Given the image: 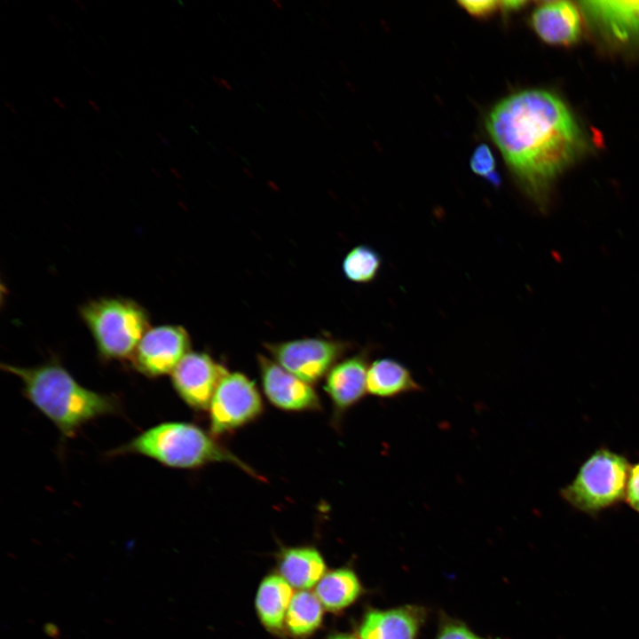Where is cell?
<instances>
[{
  "label": "cell",
  "instance_id": "4dcf8cb0",
  "mask_svg": "<svg viewBox=\"0 0 639 639\" xmlns=\"http://www.w3.org/2000/svg\"><path fill=\"white\" fill-rule=\"evenodd\" d=\"M75 4L80 10H82V11L86 10V6L80 0H75Z\"/></svg>",
  "mask_w": 639,
  "mask_h": 639
},
{
  "label": "cell",
  "instance_id": "9c48e42d",
  "mask_svg": "<svg viewBox=\"0 0 639 639\" xmlns=\"http://www.w3.org/2000/svg\"><path fill=\"white\" fill-rule=\"evenodd\" d=\"M227 370L208 354L189 351L171 372L172 385L192 408L209 409L214 393Z\"/></svg>",
  "mask_w": 639,
  "mask_h": 639
},
{
  "label": "cell",
  "instance_id": "1f68e13d",
  "mask_svg": "<svg viewBox=\"0 0 639 639\" xmlns=\"http://www.w3.org/2000/svg\"><path fill=\"white\" fill-rule=\"evenodd\" d=\"M272 4L278 8V9H283V5L280 1L274 0L272 1Z\"/></svg>",
  "mask_w": 639,
  "mask_h": 639
},
{
  "label": "cell",
  "instance_id": "3957f363",
  "mask_svg": "<svg viewBox=\"0 0 639 639\" xmlns=\"http://www.w3.org/2000/svg\"><path fill=\"white\" fill-rule=\"evenodd\" d=\"M113 454H134L164 466L193 469L210 462H231L248 474L255 472L203 430L183 422H166L147 429Z\"/></svg>",
  "mask_w": 639,
  "mask_h": 639
},
{
  "label": "cell",
  "instance_id": "83f0119b",
  "mask_svg": "<svg viewBox=\"0 0 639 639\" xmlns=\"http://www.w3.org/2000/svg\"><path fill=\"white\" fill-rule=\"evenodd\" d=\"M330 639H356V638H355V637H353V636H351V635H335V636H333V637H332V638H330Z\"/></svg>",
  "mask_w": 639,
  "mask_h": 639
},
{
  "label": "cell",
  "instance_id": "d4e9b609",
  "mask_svg": "<svg viewBox=\"0 0 639 639\" xmlns=\"http://www.w3.org/2000/svg\"><path fill=\"white\" fill-rule=\"evenodd\" d=\"M49 19H50L51 22L57 28H61L60 23H59V20L56 17H54V16H52V15H50V16H49Z\"/></svg>",
  "mask_w": 639,
  "mask_h": 639
},
{
  "label": "cell",
  "instance_id": "9a60e30c",
  "mask_svg": "<svg viewBox=\"0 0 639 639\" xmlns=\"http://www.w3.org/2000/svg\"><path fill=\"white\" fill-rule=\"evenodd\" d=\"M417 628V619L409 611H373L365 616L359 636L360 639H414Z\"/></svg>",
  "mask_w": 639,
  "mask_h": 639
},
{
  "label": "cell",
  "instance_id": "e0dca14e",
  "mask_svg": "<svg viewBox=\"0 0 639 639\" xmlns=\"http://www.w3.org/2000/svg\"><path fill=\"white\" fill-rule=\"evenodd\" d=\"M291 586L279 575H270L261 582L256 599L257 614L264 626L280 629L292 599Z\"/></svg>",
  "mask_w": 639,
  "mask_h": 639
},
{
  "label": "cell",
  "instance_id": "8992f818",
  "mask_svg": "<svg viewBox=\"0 0 639 639\" xmlns=\"http://www.w3.org/2000/svg\"><path fill=\"white\" fill-rule=\"evenodd\" d=\"M211 432L232 431L257 417L263 409L254 383L241 373H227L219 383L209 405Z\"/></svg>",
  "mask_w": 639,
  "mask_h": 639
},
{
  "label": "cell",
  "instance_id": "d6986e66",
  "mask_svg": "<svg viewBox=\"0 0 639 639\" xmlns=\"http://www.w3.org/2000/svg\"><path fill=\"white\" fill-rule=\"evenodd\" d=\"M321 603L310 591L296 592L289 604L286 622L289 630L296 635H304L313 632L321 623Z\"/></svg>",
  "mask_w": 639,
  "mask_h": 639
},
{
  "label": "cell",
  "instance_id": "484cf974",
  "mask_svg": "<svg viewBox=\"0 0 639 639\" xmlns=\"http://www.w3.org/2000/svg\"><path fill=\"white\" fill-rule=\"evenodd\" d=\"M53 101L61 108L66 109V105L58 97H53Z\"/></svg>",
  "mask_w": 639,
  "mask_h": 639
},
{
  "label": "cell",
  "instance_id": "ac0fdd59",
  "mask_svg": "<svg viewBox=\"0 0 639 639\" xmlns=\"http://www.w3.org/2000/svg\"><path fill=\"white\" fill-rule=\"evenodd\" d=\"M360 591L355 573L339 569L323 575L316 586L315 595L326 609L338 611L353 603Z\"/></svg>",
  "mask_w": 639,
  "mask_h": 639
},
{
  "label": "cell",
  "instance_id": "4fadbf2b",
  "mask_svg": "<svg viewBox=\"0 0 639 639\" xmlns=\"http://www.w3.org/2000/svg\"><path fill=\"white\" fill-rule=\"evenodd\" d=\"M367 390L373 396L393 398L420 391L422 387L405 365L391 358H383L368 367Z\"/></svg>",
  "mask_w": 639,
  "mask_h": 639
},
{
  "label": "cell",
  "instance_id": "277c9868",
  "mask_svg": "<svg viewBox=\"0 0 639 639\" xmlns=\"http://www.w3.org/2000/svg\"><path fill=\"white\" fill-rule=\"evenodd\" d=\"M79 312L105 360L131 359L150 328L147 312L130 298L100 297L85 303Z\"/></svg>",
  "mask_w": 639,
  "mask_h": 639
},
{
  "label": "cell",
  "instance_id": "f546056e",
  "mask_svg": "<svg viewBox=\"0 0 639 639\" xmlns=\"http://www.w3.org/2000/svg\"><path fill=\"white\" fill-rule=\"evenodd\" d=\"M4 106L13 114H17L16 108L10 102H4Z\"/></svg>",
  "mask_w": 639,
  "mask_h": 639
},
{
  "label": "cell",
  "instance_id": "30bf717a",
  "mask_svg": "<svg viewBox=\"0 0 639 639\" xmlns=\"http://www.w3.org/2000/svg\"><path fill=\"white\" fill-rule=\"evenodd\" d=\"M264 391L272 404L287 411L316 410L319 397L310 383L264 356H259Z\"/></svg>",
  "mask_w": 639,
  "mask_h": 639
},
{
  "label": "cell",
  "instance_id": "ffe728a7",
  "mask_svg": "<svg viewBox=\"0 0 639 639\" xmlns=\"http://www.w3.org/2000/svg\"><path fill=\"white\" fill-rule=\"evenodd\" d=\"M381 264V256L374 248L359 245L346 255L343 262V270L350 280L367 283L376 277Z\"/></svg>",
  "mask_w": 639,
  "mask_h": 639
},
{
  "label": "cell",
  "instance_id": "6da1fadb",
  "mask_svg": "<svg viewBox=\"0 0 639 639\" xmlns=\"http://www.w3.org/2000/svg\"><path fill=\"white\" fill-rule=\"evenodd\" d=\"M487 130L525 188L539 198L582 148L573 116L556 95L526 90L500 101Z\"/></svg>",
  "mask_w": 639,
  "mask_h": 639
},
{
  "label": "cell",
  "instance_id": "7a4b0ae2",
  "mask_svg": "<svg viewBox=\"0 0 639 639\" xmlns=\"http://www.w3.org/2000/svg\"><path fill=\"white\" fill-rule=\"evenodd\" d=\"M1 367L21 380L28 399L65 437H72L88 422L119 409L115 398L82 386L58 361L31 367Z\"/></svg>",
  "mask_w": 639,
  "mask_h": 639
},
{
  "label": "cell",
  "instance_id": "7402d4cb",
  "mask_svg": "<svg viewBox=\"0 0 639 639\" xmlns=\"http://www.w3.org/2000/svg\"><path fill=\"white\" fill-rule=\"evenodd\" d=\"M625 498L628 505L639 512V463L630 469Z\"/></svg>",
  "mask_w": 639,
  "mask_h": 639
},
{
  "label": "cell",
  "instance_id": "5bb4252c",
  "mask_svg": "<svg viewBox=\"0 0 639 639\" xmlns=\"http://www.w3.org/2000/svg\"><path fill=\"white\" fill-rule=\"evenodd\" d=\"M584 9L615 36H639V1H588Z\"/></svg>",
  "mask_w": 639,
  "mask_h": 639
},
{
  "label": "cell",
  "instance_id": "7c38bea8",
  "mask_svg": "<svg viewBox=\"0 0 639 639\" xmlns=\"http://www.w3.org/2000/svg\"><path fill=\"white\" fill-rule=\"evenodd\" d=\"M532 24L536 34L546 43L567 45L580 35L578 10L570 2H546L532 12Z\"/></svg>",
  "mask_w": 639,
  "mask_h": 639
},
{
  "label": "cell",
  "instance_id": "44dd1931",
  "mask_svg": "<svg viewBox=\"0 0 639 639\" xmlns=\"http://www.w3.org/2000/svg\"><path fill=\"white\" fill-rule=\"evenodd\" d=\"M470 168L477 175L487 178L493 185H499L500 178L494 171L495 159L486 145H480L474 150Z\"/></svg>",
  "mask_w": 639,
  "mask_h": 639
},
{
  "label": "cell",
  "instance_id": "cb8c5ba5",
  "mask_svg": "<svg viewBox=\"0 0 639 639\" xmlns=\"http://www.w3.org/2000/svg\"><path fill=\"white\" fill-rule=\"evenodd\" d=\"M438 639H483L462 626L446 627Z\"/></svg>",
  "mask_w": 639,
  "mask_h": 639
},
{
  "label": "cell",
  "instance_id": "2e32d148",
  "mask_svg": "<svg viewBox=\"0 0 639 639\" xmlns=\"http://www.w3.org/2000/svg\"><path fill=\"white\" fill-rule=\"evenodd\" d=\"M326 565L312 548H295L283 552L280 564L282 578L292 587L310 588L320 580Z\"/></svg>",
  "mask_w": 639,
  "mask_h": 639
},
{
  "label": "cell",
  "instance_id": "52a82bcc",
  "mask_svg": "<svg viewBox=\"0 0 639 639\" xmlns=\"http://www.w3.org/2000/svg\"><path fill=\"white\" fill-rule=\"evenodd\" d=\"M347 347L345 343L321 338L267 344L276 363L308 383L318 381L328 373Z\"/></svg>",
  "mask_w": 639,
  "mask_h": 639
},
{
  "label": "cell",
  "instance_id": "ba28073f",
  "mask_svg": "<svg viewBox=\"0 0 639 639\" xmlns=\"http://www.w3.org/2000/svg\"><path fill=\"white\" fill-rule=\"evenodd\" d=\"M190 337L181 326L150 327L141 338L132 358L134 367L147 377L171 374L189 352Z\"/></svg>",
  "mask_w": 639,
  "mask_h": 639
},
{
  "label": "cell",
  "instance_id": "8fae6325",
  "mask_svg": "<svg viewBox=\"0 0 639 639\" xmlns=\"http://www.w3.org/2000/svg\"><path fill=\"white\" fill-rule=\"evenodd\" d=\"M367 369V356L360 353L335 364L327 373L325 390L338 411H346L365 396Z\"/></svg>",
  "mask_w": 639,
  "mask_h": 639
},
{
  "label": "cell",
  "instance_id": "603a6c76",
  "mask_svg": "<svg viewBox=\"0 0 639 639\" xmlns=\"http://www.w3.org/2000/svg\"><path fill=\"white\" fill-rule=\"evenodd\" d=\"M469 14L476 17H485L501 8V2L497 1H462L459 3Z\"/></svg>",
  "mask_w": 639,
  "mask_h": 639
},
{
  "label": "cell",
  "instance_id": "f1b7e54d",
  "mask_svg": "<svg viewBox=\"0 0 639 639\" xmlns=\"http://www.w3.org/2000/svg\"><path fill=\"white\" fill-rule=\"evenodd\" d=\"M88 102H89L90 106H91L96 112H100V107L99 106V105H98L95 101H93V100H91V99H89Z\"/></svg>",
  "mask_w": 639,
  "mask_h": 639
},
{
  "label": "cell",
  "instance_id": "4316f807",
  "mask_svg": "<svg viewBox=\"0 0 639 639\" xmlns=\"http://www.w3.org/2000/svg\"><path fill=\"white\" fill-rule=\"evenodd\" d=\"M157 136H158V138L161 139V141H162L166 146H170L169 140H168L162 133L158 132V133H157Z\"/></svg>",
  "mask_w": 639,
  "mask_h": 639
},
{
  "label": "cell",
  "instance_id": "5b68a950",
  "mask_svg": "<svg viewBox=\"0 0 639 639\" xmlns=\"http://www.w3.org/2000/svg\"><path fill=\"white\" fill-rule=\"evenodd\" d=\"M629 472L625 457L608 449H598L582 464L575 478L561 490V495L576 509L596 514L626 496Z\"/></svg>",
  "mask_w": 639,
  "mask_h": 639
}]
</instances>
